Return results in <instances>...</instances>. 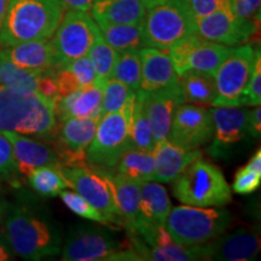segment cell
Segmentation results:
<instances>
[{
	"mask_svg": "<svg viewBox=\"0 0 261 261\" xmlns=\"http://www.w3.org/2000/svg\"><path fill=\"white\" fill-rule=\"evenodd\" d=\"M63 15L57 0H10L0 25V46L50 40Z\"/></svg>",
	"mask_w": 261,
	"mask_h": 261,
	"instance_id": "6da1fadb",
	"label": "cell"
},
{
	"mask_svg": "<svg viewBox=\"0 0 261 261\" xmlns=\"http://www.w3.org/2000/svg\"><path fill=\"white\" fill-rule=\"evenodd\" d=\"M57 128L55 104L40 93H24L0 85V132L47 137Z\"/></svg>",
	"mask_w": 261,
	"mask_h": 261,
	"instance_id": "7a4b0ae2",
	"label": "cell"
},
{
	"mask_svg": "<svg viewBox=\"0 0 261 261\" xmlns=\"http://www.w3.org/2000/svg\"><path fill=\"white\" fill-rule=\"evenodd\" d=\"M4 232L12 250L23 259L40 260L61 252V237L47 221L22 207L4 213Z\"/></svg>",
	"mask_w": 261,
	"mask_h": 261,
	"instance_id": "3957f363",
	"label": "cell"
},
{
	"mask_svg": "<svg viewBox=\"0 0 261 261\" xmlns=\"http://www.w3.org/2000/svg\"><path fill=\"white\" fill-rule=\"evenodd\" d=\"M173 195L181 203L194 207H224L232 198L223 172L202 158L173 180Z\"/></svg>",
	"mask_w": 261,
	"mask_h": 261,
	"instance_id": "277c9868",
	"label": "cell"
},
{
	"mask_svg": "<svg viewBox=\"0 0 261 261\" xmlns=\"http://www.w3.org/2000/svg\"><path fill=\"white\" fill-rule=\"evenodd\" d=\"M135 98L136 94L119 112L106 114L99 119L92 142L85 154L91 168L113 171L123 152L133 148L130 119Z\"/></svg>",
	"mask_w": 261,
	"mask_h": 261,
	"instance_id": "5b68a950",
	"label": "cell"
},
{
	"mask_svg": "<svg viewBox=\"0 0 261 261\" xmlns=\"http://www.w3.org/2000/svg\"><path fill=\"white\" fill-rule=\"evenodd\" d=\"M231 223L232 217L226 210L184 204L172 208L165 226L174 242L190 247L215 240Z\"/></svg>",
	"mask_w": 261,
	"mask_h": 261,
	"instance_id": "8992f818",
	"label": "cell"
},
{
	"mask_svg": "<svg viewBox=\"0 0 261 261\" xmlns=\"http://www.w3.org/2000/svg\"><path fill=\"white\" fill-rule=\"evenodd\" d=\"M142 23L144 47L169 50L182 39L196 34L195 18L182 0H168L146 10Z\"/></svg>",
	"mask_w": 261,
	"mask_h": 261,
	"instance_id": "52a82bcc",
	"label": "cell"
},
{
	"mask_svg": "<svg viewBox=\"0 0 261 261\" xmlns=\"http://www.w3.org/2000/svg\"><path fill=\"white\" fill-rule=\"evenodd\" d=\"M255 56L256 51L249 44L230 48V52L214 74L217 97L212 106H247L244 91L252 74Z\"/></svg>",
	"mask_w": 261,
	"mask_h": 261,
	"instance_id": "ba28073f",
	"label": "cell"
},
{
	"mask_svg": "<svg viewBox=\"0 0 261 261\" xmlns=\"http://www.w3.org/2000/svg\"><path fill=\"white\" fill-rule=\"evenodd\" d=\"M75 192L93 205L106 218L108 224L123 225L117 208L108 169H94L86 166H58Z\"/></svg>",
	"mask_w": 261,
	"mask_h": 261,
	"instance_id": "9c48e42d",
	"label": "cell"
},
{
	"mask_svg": "<svg viewBox=\"0 0 261 261\" xmlns=\"http://www.w3.org/2000/svg\"><path fill=\"white\" fill-rule=\"evenodd\" d=\"M99 28L89 12L67 10L50 39L56 56L57 69L70 61L87 56Z\"/></svg>",
	"mask_w": 261,
	"mask_h": 261,
	"instance_id": "30bf717a",
	"label": "cell"
},
{
	"mask_svg": "<svg viewBox=\"0 0 261 261\" xmlns=\"http://www.w3.org/2000/svg\"><path fill=\"white\" fill-rule=\"evenodd\" d=\"M125 249L122 242L110 230L94 225L71 228L62 250L64 261L113 260V256Z\"/></svg>",
	"mask_w": 261,
	"mask_h": 261,
	"instance_id": "8fae6325",
	"label": "cell"
},
{
	"mask_svg": "<svg viewBox=\"0 0 261 261\" xmlns=\"http://www.w3.org/2000/svg\"><path fill=\"white\" fill-rule=\"evenodd\" d=\"M228 46L192 34L169 48L173 68L178 76L190 70L214 75L230 52Z\"/></svg>",
	"mask_w": 261,
	"mask_h": 261,
	"instance_id": "7c38bea8",
	"label": "cell"
},
{
	"mask_svg": "<svg viewBox=\"0 0 261 261\" xmlns=\"http://www.w3.org/2000/svg\"><path fill=\"white\" fill-rule=\"evenodd\" d=\"M213 133L210 109L182 103L175 109L167 139L187 150H195L210 142Z\"/></svg>",
	"mask_w": 261,
	"mask_h": 261,
	"instance_id": "4fadbf2b",
	"label": "cell"
},
{
	"mask_svg": "<svg viewBox=\"0 0 261 261\" xmlns=\"http://www.w3.org/2000/svg\"><path fill=\"white\" fill-rule=\"evenodd\" d=\"M196 34L228 47L247 44L256 32L254 19L238 17L231 9L220 10L205 17L195 19Z\"/></svg>",
	"mask_w": 261,
	"mask_h": 261,
	"instance_id": "5bb4252c",
	"label": "cell"
},
{
	"mask_svg": "<svg viewBox=\"0 0 261 261\" xmlns=\"http://www.w3.org/2000/svg\"><path fill=\"white\" fill-rule=\"evenodd\" d=\"M99 120L68 117L58 126V165L86 166V149L92 142Z\"/></svg>",
	"mask_w": 261,
	"mask_h": 261,
	"instance_id": "9a60e30c",
	"label": "cell"
},
{
	"mask_svg": "<svg viewBox=\"0 0 261 261\" xmlns=\"http://www.w3.org/2000/svg\"><path fill=\"white\" fill-rule=\"evenodd\" d=\"M210 112L214 123V140L208 151L218 158L247 135L250 110L240 107H215Z\"/></svg>",
	"mask_w": 261,
	"mask_h": 261,
	"instance_id": "2e32d148",
	"label": "cell"
},
{
	"mask_svg": "<svg viewBox=\"0 0 261 261\" xmlns=\"http://www.w3.org/2000/svg\"><path fill=\"white\" fill-rule=\"evenodd\" d=\"M144 94L145 109L151 122L155 143L167 139L175 109L185 103L179 79L161 89L151 92H144Z\"/></svg>",
	"mask_w": 261,
	"mask_h": 261,
	"instance_id": "e0dca14e",
	"label": "cell"
},
{
	"mask_svg": "<svg viewBox=\"0 0 261 261\" xmlns=\"http://www.w3.org/2000/svg\"><path fill=\"white\" fill-rule=\"evenodd\" d=\"M207 246L210 260L250 261L260 252V234L254 228H240L225 236L220 234Z\"/></svg>",
	"mask_w": 261,
	"mask_h": 261,
	"instance_id": "ac0fdd59",
	"label": "cell"
},
{
	"mask_svg": "<svg viewBox=\"0 0 261 261\" xmlns=\"http://www.w3.org/2000/svg\"><path fill=\"white\" fill-rule=\"evenodd\" d=\"M14 150L15 167L24 177H28L33 169L41 166L58 165L57 149L51 148L41 142L29 139L16 132H2Z\"/></svg>",
	"mask_w": 261,
	"mask_h": 261,
	"instance_id": "d6986e66",
	"label": "cell"
},
{
	"mask_svg": "<svg viewBox=\"0 0 261 261\" xmlns=\"http://www.w3.org/2000/svg\"><path fill=\"white\" fill-rule=\"evenodd\" d=\"M0 54L22 69L45 73L57 70L56 56L51 40L27 41L4 47Z\"/></svg>",
	"mask_w": 261,
	"mask_h": 261,
	"instance_id": "ffe728a7",
	"label": "cell"
},
{
	"mask_svg": "<svg viewBox=\"0 0 261 261\" xmlns=\"http://www.w3.org/2000/svg\"><path fill=\"white\" fill-rule=\"evenodd\" d=\"M155 160V181L172 182L195 160L202 158L198 149L187 150L168 139L158 142L152 150Z\"/></svg>",
	"mask_w": 261,
	"mask_h": 261,
	"instance_id": "44dd1931",
	"label": "cell"
},
{
	"mask_svg": "<svg viewBox=\"0 0 261 261\" xmlns=\"http://www.w3.org/2000/svg\"><path fill=\"white\" fill-rule=\"evenodd\" d=\"M102 96L103 86L93 84L68 96L57 97L54 104L58 121L68 117L99 120L102 117Z\"/></svg>",
	"mask_w": 261,
	"mask_h": 261,
	"instance_id": "7402d4cb",
	"label": "cell"
},
{
	"mask_svg": "<svg viewBox=\"0 0 261 261\" xmlns=\"http://www.w3.org/2000/svg\"><path fill=\"white\" fill-rule=\"evenodd\" d=\"M142 58V80L139 90L151 92L178 81L168 50L156 47L140 48Z\"/></svg>",
	"mask_w": 261,
	"mask_h": 261,
	"instance_id": "603a6c76",
	"label": "cell"
},
{
	"mask_svg": "<svg viewBox=\"0 0 261 261\" xmlns=\"http://www.w3.org/2000/svg\"><path fill=\"white\" fill-rule=\"evenodd\" d=\"M90 11L96 23L112 24L140 23L146 14L140 0H93Z\"/></svg>",
	"mask_w": 261,
	"mask_h": 261,
	"instance_id": "cb8c5ba5",
	"label": "cell"
},
{
	"mask_svg": "<svg viewBox=\"0 0 261 261\" xmlns=\"http://www.w3.org/2000/svg\"><path fill=\"white\" fill-rule=\"evenodd\" d=\"M171 210L172 202L165 187L152 181L140 182L139 219L137 223L165 225Z\"/></svg>",
	"mask_w": 261,
	"mask_h": 261,
	"instance_id": "d4e9b609",
	"label": "cell"
},
{
	"mask_svg": "<svg viewBox=\"0 0 261 261\" xmlns=\"http://www.w3.org/2000/svg\"><path fill=\"white\" fill-rule=\"evenodd\" d=\"M110 180L123 226L128 230L135 226L139 219L140 182L114 171L110 172Z\"/></svg>",
	"mask_w": 261,
	"mask_h": 261,
	"instance_id": "484cf974",
	"label": "cell"
},
{
	"mask_svg": "<svg viewBox=\"0 0 261 261\" xmlns=\"http://www.w3.org/2000/svg\"><path fill=\"white\" fill-rule=\"evenodd\" d=\"M114 172L138 182L155 180V160L152 152L130 148L117 161Z\"/></svg>",
	"mask_w": 261,
	"mask_h": 261,
	"instance_id": "4316f807",
	"label": "cell"
},
{
	"mask_svg": "<svg viewBox=\"0 0 261 261\" xmlns=\"http://www.w3.org/2000/svg\"><path fill=\"white\" fill-rule=\"evenodd\" d=\"M181 91L184 93L185 102L196 106H212L217 97L214 75L190 70L179 76Z\"/></svg>",
	"mask_w": 261,
	"mask_h": 261,
	"instance_id": "83f0119b",
	"label": "cell"
},
{
	"mask_svg": "<svg viewBox=\"0 0 261 261\" xmlns=\"http://www.w3.org/2000/svg\"><path fill=\"white\" fill-rule=\"evenodd\" d=\"M97 25L104 40L117 52L144 47L142 22L136 24L97 23Z\"/></svg>",
	"mask_w": 261,
	"mask_h": 261,
	"instance_id": "f1b7e54d",
	"label": "cell"
},
{
	"mask_svg": "<svg viewBox=\"0 0 261 261\" xmlns=\"http://www.w3.org/2000/svg\"><path fill=\"white\" fill-rule=\"evenodd\" d=\"M130 140L133 148L152 152L155 139L152 135V126L145 109V94L137 91L133 106L132 119H130Z\"/></svg>",
	"mask_w": 261,
	"mask_h": 261,
	"instance_id": "f546056e",
	"label": "cell"
},
{
	"mask_svg": "<svg viewBox=\"0 0 261 261\" xmlns=\"http://www.w3.org/2000/svg\"><path fill=\"white\" fill-rule=\"evenodd\" d=\"M41 74L22 69L0 54V85L8 89L24 93L38 92V81Z\"/></svg>",
	"mask_w": 261,
	"mask_h": 261,
	"instance_id": "4dcf8cb0",
	"label": "cell"
},
{
	"mask_svg": "<svg viewBox=\"0 0 261 261\" xmlns=\"http://www.w3.org/2000/svg\"><path fill=\"white\" fill-rule=\"evenodd\" d=\"M91 63L96 71V81L94 84L103 86L104 83L112 77L114 67L119 57V52L110 46L100 34V31L97 33L93 45L91 46L89 54Z\"/></svg>",
	"mask_w": 261,
	"mask_h": 261,
	"instance_id": "1f68e13d",
	"label": "cell"
},
{
	"mask_svg": "<svg viewBox=\"0 0 261 261\" xmlns=\"http://www.w3.org/2000/svg\"><path fill=\"white\" fill-rule=\"evenodd\" d=\"M27 178L31 187L42 196H57L61 191L70 188V184L56 165L33 169Z\"/></svg>",
	"mask_w": 261,
	"mask_h": 261,
	"instance_id": "d6a6232c",
	"label": "cell"
},
{
	"mask_svg": "<svg viewBox=\"0 0 261 261\" xmlns=\"http://www.w3.org/2000/svg\"><path fill=\"white\" fill-rule=\"evenodd\" d=\"M112 77L121 81L133 92L139 90L142 80V58L140 48L119 52Z\"/></svg>",
	"mask_w": 261,
	"mask_h": 261,
	"instance_id": "836d02e7",
	"label": "cell"
},
{
	"mask_svg": "<svg viewBox=\"0 0 261 261\" xmlns=\"http://www.w3.org/2000/svg\"><path fill=\"white\" fill-rule=\"evenodd\" d=\"M135 94L136 92H133L121 81L109 77L103 85L102 116L121 110Z\"/></svg>",
	"mask_w": 261,
	"mask_h": 261,
	"instance_id": "e575fe53",
	"label": "cell"
},
{
	"mask_svg": "<svg viewBox=\"0 0 261 261\" xmlns=\"http://www.w3.org/2000/svg\"><path fill=\"white\" fill-rule=\"evenodd\" d=\"M261 182V151L250 159L248 165L236 173L232 182V190L236 194H252L260 187Z\"/></svg>",
	"mask_w": 261,
	"mask_h": 261,
	"instance_id": "d590c367",
	"label": "cell"
},
{
	"mask_svg": "<svg viewBox=\"0 0 261 261\" xmlns=\"http://www.w3.org/2000/svg\"><path fill=\"white\" fill-rule=\"evenodd\" d=\"M58 196L61 197L62 202H63L71 212H74L75 214L80 215V217L85 218V219L96 221V223L108 224L106 218L103 217V214L98 210H96L92 204L89 203V202L85 200L83 196L77 194V192L63 190L60 192Z\"/></svg>",
	"mask_w": 261,
	"mask_h": 261,
	"instance_id": "8d00e7d4",
	"label": "cell"
},
{
	"mask_svg": "<svg viewBox=\"0 0 261 261\" xmlns=\"http://www.w3.org/2000/svg\"><path fill=\"white\" fill-rule=\"evenodd\" d=\"M62 68L68 69L76 77L81 89L91 86L96 81V71H94V68L92 63H91L89 56H83L76 58V60L70 61L69 63L63 65Z\"/></svg>",
	"mask_w": 261,
	"mask_h": 261,
	"instance_id": "74e56055",
	"label": "cell"
},
{
	"mask_svg": "<svg viewBox=\"0 0 261 261\" xmlns=\"http://www.w3.org/2000/svg\"><path fill=\"white\" fill-rule=\"evenodd\" d=\"M195 19L205 17L220 10L231 9L232 0H182Z\"/></svg>",
	"mask_w": 261,
	"mask_h": 261,
	"instance_id": "f35d334b",
	"label": "cell"
},
{
	"mask_svg": "<svg viewBox=\"0 0 261 261\" xmlns=\"http://www.w3.org/2000/svg\"><path fill=\"white\" fill-rule=\"evenodd\" d=\"M244 97L247 99V106L256 107L261 104V60L259 50L256 51L252 74L244 91Z\"/></svg>",
	"mask_w": 261,
	"mask_h": 261,
	"instance_id": "ab89813d",
	"label": "cell"
},
{
	"mask_svg": "<svg viewBox=\"0 0 261 261\" xmlns=\"http://www.w3.org/2000/svg\"><path fill=\"white\" fill-rule=\"evenodd\" d=\"M15 167L14 150L9 139L0 132V175H8Z\"/></svg>",
	"mask_w": 261,
	"mask_h": 261,
	"instance_id": "60d3db41",
	"label": "cell"
},
{
	"mask_svg": "<svg viewBox=\"0 0 261 261\" xmlns=\"http://www.w3.org/2000/svg\"><path fill=\"white\" fill-rule=\"evenodd\" d=\"M56 71V70H55ZM55 71H45L40 75L38 81V93L44 96L47 99L55 102L58 96V89Z\"/></svg>",
	"mask_w": 261,
	"mask_h": 261,
	"instance_id": "b9f144b4",
	"label": "cell"
},
{
	"mask_svg": "<svg viewBox=\"0 0 261 261\" xmlns=\"http://www.w3.org/2000/svg\"><path fill=\"white\" fill-rule=\"evenodd\" d=\"M261 0H232L231 10L238 17L244 19H253L259 14Z\"/></svg>",
	"mask_w": 261,
	"mask_h": 261,
	"instance_id": "7bdbcfd3",
	"label": "cell"
},
{
	"mask_svg": "<svg viewBox=\"0 0 261 261\" xmlns=\"http://www.w3.org/2000/svg\"><path fill=\"white\" fill-rule=\"evenodd\" d=\"M64 11L67 10H77V11L89 12L93 0H57Z\"/></svg>",
	"mask_w": 261,
	"mask_h": 261,
	"instance_id": "ee69618b",
	"label": "cell"
},
{
	"mask_svg": "<svg viewBox=\"0 0 261 261\" xmlns=\"http://www.w3.org/2000/svg\"><path fill=\"white\" fill-rule=\"evenodd\" d=\"M248 133H250L253 137H260L261 133V109L260 106H256V108L252 112H249V128H248Z\"/></svg>",
	"mask_w": 261,
	"mask_h": 261,
	"instance_id": "f6af8a7d",
	"label": "cell"
},
{
	"mask_svg": "<svg viewBox=\"0 0 261 261\" xmlns=\"http://www.w3.org/2000/svg\"><path fill=\"white\" fill-rule=\"evenodd\" d=\"M11 259V254H10L9 248L0 241V261H6Z\"/></svg>",
	"mask_w": 261,
	"mask_h": 261,
	"instance_id": "bcb514c9",
	"label": "cell"
},
{
	"mask_svg": "<svg viewBox=\"0 0 261 261\" xmlns=\"http://www.w3.org/2000/svg\"><path fill=\"white\" fill-rule=\"evenodd\" d=\"M140 2L143 3V5L145 6L146 10H149V9L155 8V6L158 5H161L163 3L168 2V0H140Z\"/></svg>",
	"mask_w": 261,
	"mask_h": 261,
	"instance_id": "7dc6e473",
	"label": "cell"
},
{
	"mask_svg": "<svg viewBox=\"0 0 261 261\" xmlns=\"http://www.w3.org/2000/svg\"><path fill=\"white\" fill-rule=\"evenodd\" d=\"M10 0H0V25H2L3 19H4L6 9H8Z\"/></svg>",
	"mask_w": 261,
	"mask_h": 261,
	"instance_id": "c3c4849f",
	"label": "cell"
},
{
	"mask_svg": "<svg viewBox=\"0 0 261 261\" xmlns=\"http://www.w3.org/2000/svg\"><path fill=\"white\" fill-rule=\"evenodd\" d=\"M3 224V208L0 207V226H2Z\"/></svg>",
	"mask_w": 261,
	"mask_h": 261,
	"instance_id": "681fc988",
	"label": "cell"
}]
</instances>
